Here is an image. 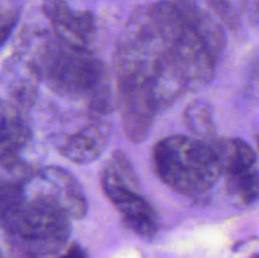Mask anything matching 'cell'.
Listing matches in <instances>:
<instances>
[{"instance_id": "2", "label": "cell", "mask_w": 259, "mask_h": 258, "mask_svg": "<svg viewBox=\"0 0 259 258\" xmlns=\"http://www.w3.org/2000/svg\"><path fill=\"white\" fill-rule=\"evenodd\" d=\"M45 43L30 62L35 75L45 77L60 93L90 98L96 105L101 103L105 71L100 61L85 48L67 45L57 35L47 37Z\"/></svg>"}, {"instance_id": "5", "label": "cell", "mask_w": 259, "mask_h": 258, "mask_svg": "<svg viewBox=\"0 0 259 258\" xmlns=\"http://www.w3.org/2000/svg\"><path fill=\"white\" fill-rule=\"evenodd\" d=\"M109 129L103 121H91L80 131L65 139L60 147L61 153L71 161L88 163L101 154L108 143Z\"/></svg>"}, {"instance_id": "8", "label": "cell", "mask_w": 259, "mask_h": 258, "mask_svg": "<svg viewBox=\"0 0 259 258\" xmlns=\"http://www.w3.org/2000/svg\"><path fill=\"white\" fill-rule=\"evenodd\" d=\"M184 118L187 128L197 137L207 138L214 136L215 125L211 109L204 101H195L190 104L185 110Z\"/></svg>"}, {"instance_id": "1", "label": "cell", "mask_w": 259, "mask_h": 258, "mask_svg": "<svg viewBox=\"0 0 259 258\" xmlns=\"http://www.w3.org/2000/svg\"><path fill=\"white\" fill-rule=\"evenodd\" d=\"M153 164L159 179L172 190L197 201L209 197L220 175L210 142L182 136L167 137L157 143Z\"/></svg>"}, {"instance_id": "6", "label": "cell", "mask_w": 259, "mask_h": 258, "mask_svg": "<svg viewBox=\"0 0 259 258\" xmlns=\"http://www.w3.org/2000/svg\"><path fill=\"white\" fill-rule=\"evenodd\" d=\"M43 180L48 182L50 191L57 197L68 215L82 217L86 212V202L80 186L68 172L62 168H46L43 171Z\"/></svg>"}, {"instance_id": "7", "label": "cell", "mask_w": 259, "mask_h": 258, "mask_svg": "<svg viewBox=\"0 0 259 258\" xmlns=\"http://www.w3.org/2000/svg\"><path fill=\"white\" fill-rule=\"evenodd\" d=\"M217 157L220 174H237L255 167V153L242 139H220L210 142Z\"/></svg>"}, {"instance_id": "9", "label": "cell", "mask_w": 259, "mask_h": 258, "mask_svg": "<svg viewBox=\"0 0 259 258\" xmlns=\"http://www.w3.org/2000/svg\"><path fill=\"white\" fill-rule=\"evenodd\" d=\"M28 139V129L17 119H8L0 123V158L17 153Z\"/></svg>"}, {"instance_id": "10", "label": "cell", "mask_w": 259, "mask_h": 258, "mask_svg": "<svg viewBox=\"0 0 259 258\" xmlns=\"http://www.w3.org/2000/svg\"><path fill=\"white\" fill-rule=\"evenodd\" d=\"M228 189L233 196L245 204H252L258 197V174L255 167L228 175Z\"/></svg>"}, {"instance_id": "3", "label": "cell", "mask_w": 259, "mask_h": 258, "mask_svg": "<svg viewBox=\"0 0 259 258\" xmlns=\"http://www.w3.org/2000/svg\"><path fill=\"white\" fill-rule=\"evenodd\" d=\"M101 185L128 229L141 237L151 238L156 234L159 227L158 215L149 201L141 195V187L123 184L106 175L101 177Z\"/></svg>"}, {"instance_id": "14", "label": "cell", "mask_w": 259, "mask_h": 258, "mask_svg": "<svg viewBox=\"0 0 259 258\" xmlns=\"http://www.w3.org/2000/svg\"><path fill=\"white\" fill-rule=\"evenodd\" d=\"M253 258H258V254H254V255H253Z\"/></svg>"}, {"instance_id": "11", "label": "cell", "mask_w": 259, "mask_h": 258, "mask_svg": "<svg viewBox=\"0 0 259 258\" xmlns=\"http://www.w3.org/2000/svg\"><path fill=\"white\" fill-rule=\"evenodd\" d=\"M209 9L215 17L230 29H235L239 25V14L232 2L229 0H206Z\"/></svg>"}, {"instance_id": "4", "label": "cell", "mask_w": 259, "mask_h": 258, "mask_svg": "<svg viewBox=\"0 0 259 258\" xmlns=\"http://www.w3.org/2000/svg\"><path fill=\"white\" fill-rule=\"evenodd\" d=\"M46 17L62 42L85 48L95 32V19L90 12L75 10L65 0H40Z\"/></svg>"}, {"instance_id": "12", "label": "cell", "mask_w": 259, "mask_h": 258, "mask_svg": "<svg viewBox=\"0 0 259 258\" xmlns=\"http://www.w3.org/2000/svg\"><path fill=\"white\" fill-rule=\"evenodd\" d=\"M19 19V8L15 3H5L0 5V47L12 34Z\"/></svg>"}, {"instance_id": "13", "label": "cell", "mask_w": 259, "mask_h": 258, "mask_svg": "<svg viewBox=\"0 0 259 258\" xmlns=\"http://www.w3.org/2000/svg\"><path fill=\"white\" fill-rule=\"evenodd\" d=\"M61 258H88V255H86L85 250H83L80 245L75 243V244H72L68 248L67 252H66Z\"/></svg>"}]
</instances>
